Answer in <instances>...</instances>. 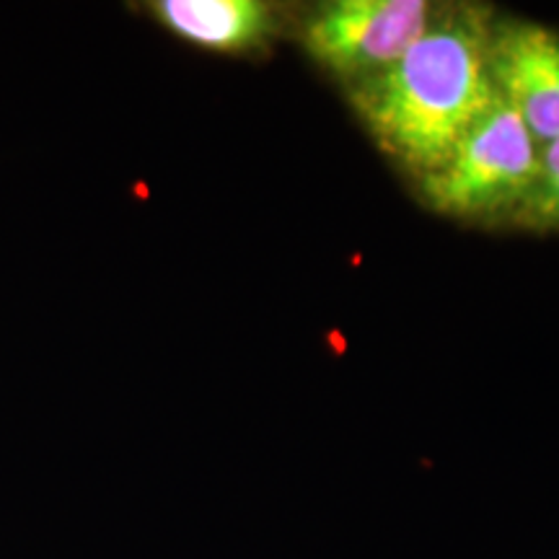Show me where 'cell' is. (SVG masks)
<instances>
[{"instance_id": "4", "label": "cell", "mask_w": 559, "mask_h": 559, "mask_svg": "<svg viewBox=\"0 0 559 559\" xmlns=\"http://www.w3.org/2000/svg\"><path fill=\"white\" fill-rule=\"evenodd\" d=\"M489 75L536 143L559 138V34L515 24L489 37Z\"/></svg>"}, {"instance_id": "1", "label": "cell", "mask_w": 559, "mask_h": 559, "mask_svg": "<svg viewBox=\"0 0 559 559\" xmlns=\"http://www.w3.org/2000/svg\"><path fill=\"white\" fill-rule=\"evenodd\" d=\"M489 34L474 13L430 21L415 45L366 75L353 102L370 135L404 166L428 177L498 96L489 75Z\"/></svg>"}, {"instance_id": "3", "label": "cell", "mask_w": 559, "mask_h": 559, "mask_svg": "<svg viewBox=\"0 0 559 559\" xmlns=\"http://www.w3.org/2000/svg\"><path fill=\"white\" fill-rule=\"evenodd\" d=\"M430 21L425 0H340L309 21L304 41L321 66L366 79L400 60Z\"/></svg>"}, {"instance_id": "2", "label": "cell", "mask_w": 559, "mask_h": 559, "mask_svg": "<svg viewBox=\"0 0 559 559\" xmlns=\"http://www.w3.org/2000/svg\"><path fill=\"white\" fill-rule=\"evenodd\" d=\"M539 169L542 153L534 135L498 91L449 160L423 177V192L443 213H489L536 190Z\"/></svg>"}, {"instance_id": "6", "label": "cell", "mask_w": 559, "mask_h": 559, "mask_svg": "<svg viewBox=\"0 0 559 559\" xmlns=\"http://www.w3.org/2000/svg\"><path fill=\"white\" fill-rule=\"evenodd\" d=\"M536 187L542 190L544 207H547V213L559 218V138L544 145L539 185Z\"/></svg>"}, {"instance_id": "5", "label": "cell", "mask_w": 559, "mask_h": 559, "mask_svg": "<svg viewBox=\"0 0 559 559\" xmlns=\"http://www.w3.org/2000/svg\"><path fill=\"white\" fill-rule=\"evenodd\" d=\"M140 9L171 37L218 55L254 50L272 26V9L262 0H153Z\"/></svg>"}]
</instances>
